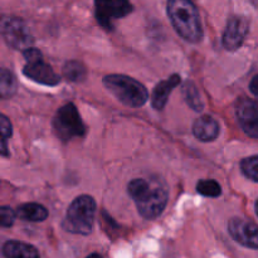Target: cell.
<instances>
[{
	"mask_svg": "<svg viewBox=\"0 0 258 258\" xmlns=\"http://www.w3.org/2000/svg\"><path fill=\"white\" fill-rule=\"evenodd\" d=\"M127 191L138 207L139 214L145 219L158 218L168 203V189L146 179L138 178L131 180Z\"/></svg>",
	"mask_w": 258,
	"mask_h": 258,
	"instance_id": "cell-1",
	"label": "cell"
},
{
	"mask_svg": "<svg viewBox=\"0 0 258 258\" xmlns=\"http://www.w3.org/2000/svg\"><path fill=\"white\" fill-rule=\"evenodd\" d=\"M166 12L179 37L188 43H199L203 39L201 15L191 0H168Z\"/></svg>",
	"mask_w": 258,
	"mask_h": 258,
	"instance_id": "cell-2",
	"label": "cell"
},
{
	"mask_svg": "<svg viewBox=\"0 0 258 258\" xmlns=\"http://www.w3.org/2000/svg\"><path fill=\"white\" fill-rule=\"evenodd\" d=\"M106 90L128 107H141L149 100V91L135 78L126 75H108L103 77Z\"/></svg>",
	"mask_w": 258,
	"mask_h": 258,
	"instance_id": "cell-3",
	"label": "cell"
},
{
	"mask_svg": "<svg viewBox=\"0 0 258 258\" xmlns=\"http://www.w3.org/2000/svg\"><path fill=\"white\" fill-rule=\"evenodd\" d=\"M96 202L91 196H80L71 203L62 227L73 234L87 236L92 232L96 214Z\"/></svg>",
	"mask_w": 258,
	"mask_h": 258,
	"instance_id": "cell-4",
	"label": "cell"
},
{
	"mask_svg": "<svg viewBox=\"0 0 258 258\" xmlns=\"http://www.w3.org/2000/svg\"><path fill=\"white\" fill-rule=\"evenodd\" d=\"M53 128L62 141L72 140L75 138H83L86 135V125L83 123L77 107L72 102L66 103L58 108L52 121Z\"/></svg>",
	"mask_w": 258,
	"mask_h": 258,
	"instance_id": "cell-5",
	"label": "cell"
},
{
	"mask_svg": "<svg viewBox=\"0 0 258 258\" xmlns=\"http://www.w3.org/2000/svg\"><path fill=\"white\" fill-rule=\"evenodd\" d=\"M25 58V66L23 68V73L27 78L39 85L54 87L59 85L60 76L53 71L48 63L43 60V55L37 48H29L23 52Z\"/></svg>",
	"mask_w": 258,
	"mask_h": 258,
	"instance_id": "cell-6",
	"label": "cell"
},
{
	"mask_svg": "<svg viewBox=\"0 0 258 258\" xmlns=\"http://www.w3.org/2000/svg\"><path fill=\"white\" fill-rule=\"evenodd\" d=\"M2 35L5 43L13 49L24 52L34 44V39L29 28L19 18H4L2 22Z\"/></svg>",
	"mask_w": 258,
	"mask_h": 258,
	"instance_id": "cell-7",
	"label": "cell"
},
{
	"mask_svg": "<svg viewBox=\"0 0 258 258\" xmlns=\"http://www.w3.org/2000/svg\"><path fill=\"white\" fill-rule=\"evenodd\" d=\"M133 12L128 0H95V15L98 24L105 30L113 29V20L125 18Z\"/></svg>",
	"mask_w": 258,
	"mask_h": 258,
	"instance_id": "cell-8",
	"label": "cell"
},
{
	"mask_svg": "<svg viewBox=\"0 0 258 258\" xmlns=\"http://www.w3.org/2000/svg\"><path fill=\"white\" fill-rule=\"evenodd\" d=\"M236 116L242 130L249 138L258 139V102L248 97H241L236 102Z\"/></svg>",
	"mask_w": 258,
	"mask_h": 258,
	"instance_id": "cell-9",
	"label": "cell"
},
{
	"mask_svg": "<svg viewBox=\"0 0 258 258\" xmlns=\"http://www.w3.org/2000/svg\"><path fill=\"white\" fill-rule=\"evenodd\" d=\"M232 238L241 246L258 249V226L244 218H232L228 223Z\"/></svg>",
	"mask_w": 258,
	"mask_h": 258,
	"instance_id": "cell-10",
	"label": "cell"
},
{
	"mask_svg": "<svg viewBox=\"0 0 258 258\" xmlns=\"http://www.w3.org/2000/svg\"><path fill=\"white\" fill-rule=\"evenodd\" d=\"M249 24L248 20L243 17H232L227 23V27L224 29L223 37H222V43L223 47L229 52L239 49L248 34Z\"/></svg>",
	"mask_w": 258,
	"mask_h": 258,
	"instance_id": "cell-11",
	"label": "cell"
},
{
	"mask_svg": "<svg viewBox=\"0 0 258 258\" xmlns=\"http://www.w3.org/2000/svg\"><path fill=\"white\" fill-rule=\"evenodd\" d=\"M181 78L179 75H173L165 81H161L154 88L153 93H151V105L155 110L160 111L165 107L166 102L169 100V96L170 92L176 87V86L180 85Z\"/></svg>",
	"mask_w": 258,
	"mask_h": 258,
	"instance_id": "cell-12",
	"label": "cell"
},
{
	"mask_svg": "<svg viewBox=\"0 0 258 258\" xmlns=\"http://www.w3.org/2000/svg\"><path fill=\"white\" fill-rule=\"evenodd\" d=\"M219 123L216 118L212 116L204 115L202 117L197 118L193 125V134L198 140L203 143H209L218 138L219 135Z\"/></svg>",
	"mask_w": 258,
	"mask_h": 258,
	"instance_id": "cell-13",
	"label": "cell"
},
{
	"mask_svg": "<svg viewBox=\"0 0 258 258\" xmlns=\"http://www.w3.org/2000/svg\"><path fill=\"white\" fill-rule=\"evenodd\" d=\"M3 256L7 258H37L39 252L37 248L24 242L8 241L3 246Z\"/></svg>",
	"mask_w": 258,
	"mask_h": 258,
	"instance_id": "cell-14",
	"label": "cell"
},
{
	"mask_svg": "<svg viewBox=\"0 0 258 258\" xmlns=\"http://www.w3.org/2000/svg\"><path fill=\"white\" fill-rule=\"evenodd\" d=\"M17 216L27 222H43L48 218V211L42 204L25 203L18 207Z\"/></svg>",
	"mask_w": 258,
	"mask_h": 258,
	"instance_id": "cell-15",
	"label": "cell"
},
{
	"mask_svg": "<svg viewBox=\"0 0 258 258\" xmlns=\"http://www.w3.org/2000/svg\"><path fill=\"white\" fill-rule=\"evenodd\" d=\"M0 95L3 98H10L17 93L18 82L14 73L10 72L7 68H2V76H0Z\"/></svg>",
	"mask_w": 258,
	"mask_h": 258,
	"instance_id": "cell-16",
	"label": "cell"
},
{
	"mask_svg": "<svg viewBox=\"0 0 258 258\" xmlns=\"http://www.w3.org/2000/svg\"><path fill=\"white\" fill-rule=\"evenodd\" d=\"M63 76L71 82H82L86 80L87 70L78 60H70L63 66Z\"/></svg>",
	"mask_w": 258,
	"mask_h": 258,
	"instance_id": "cell-17",
	"label": "cell"
},
{
	"mask_svg": "<svg viewBox=\"0 0 258 258\" xmlns=\"http://www.w3.org/2000/svg\"><path fill=\"white\" fill-rule=\"evenodd\" d=\"M183 95L185 98L186 103L193 108L194 111H202L203 110V102L201 100V95H199L198 90H197L196 85L190 81H186L183 85Z\"/></svg>",
	"mask_w": 258,
	"mask_h": 258,
	"instance_id": "cell-18",
	"label": "cell"
},
{
	"mask_svg": "<svg viewBox=\"0 0 258 258\" xmlns=\"http://www.w3.org/2000/svg\"><path fill=\"white\" fill-rule=\"evenodd\" d=\"M197 191L204 197L209 198H217L222 194V188L216 180L207 179V180H201L197 184Z\"/></svg>",
	"mask_w": 258,
	"mask_h": 258,
	"instance_id": "cell-19",
	"label": "cell"
},
{
	"mask_svg": "<svg viewBox=\"0 0 258 258\" xmlns=\"http://www.w3.org/2000/svg\"><path fill=\"white\" fill-rule=\"evenodd\" d=\"M241 170L247 178L258 183V155L243 159L241 161Z\"/></svg>",
	"mask_w": 258,
	"mask_h": 258,
	"instance_id": "cell-20",
	"label": "cell"
},
{
	"mask_svg": "<svg viewBox=\"0 0 258 258\" xmlns=\"http://www.w3.org/2000/svg\"><path fill=\"white\" fill-rule=\"evenodd\" d=\"M0 224H2L3 228H8V227H12L14 224L15 218H17V212L13 211L9 207H2L0 209Z\"/></svg>",
	"mask_w": 258,
	"mask_h": 258,
	"instance_id": "cell-21",
	"label": "cell"
},
{
	"mask_svg": "<svg viewBox=\"0 0 258 258\" xmlns=\"http://www.w3.org/2000/svg\"><path fill=\"white\" fill-rule=\"evenodd\" d=\"M0 127H2V140H8L12 136L13 128L12 123L5 115H2L0 117Z\"/></svg>",
	"mask_w": 258,
	"mask_h": 258,
	"instance_id": "cell-22",
	"label": "cell"
},
{
	"mask_svg": "<svg viewBox=\"0 0 258 258\" xmlns=\"http://www.w3.org/2000/svg\"><path fill=\"white\" fill-rule=\"evenodd\" d=\"M249 90H251V92L253 93L254 96L258 97V75L252 78L251 83H249Z\"/></svg>",
	"mask_w": 258,
	"mask_h": 258,
	"instance_id": "cell-23",
	"label": "cell"
},
{
	"mask_svg": "<svg viewBox=\"0 0 258 258\" xmlns=\"http://www.w3.org/2000/svg\"><path fill=\"white\" fill-rule=\"evenodd\" d=\"M256 214L258 216V201L256 202Z\"/></svg>",
	"mask_w": 258,
	"mask_h": 258,
	"instance_id": "cell-24",
	"label": "cell"
}]
</instances>
